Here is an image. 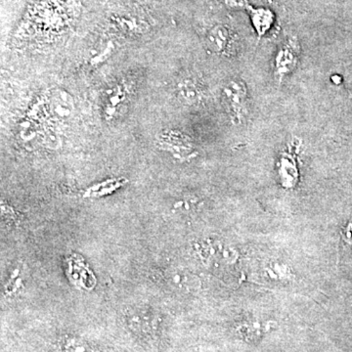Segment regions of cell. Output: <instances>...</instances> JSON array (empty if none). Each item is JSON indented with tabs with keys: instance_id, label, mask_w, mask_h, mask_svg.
<instances>
[{
	"instance_id": "obj_1",
	"label": "cell",
	"mask_w": 352,
	"mask_h": 352,
	"mask_svg": "<svg viewBox=\"0 0 352 352\" xmlns=\"http://www.w3.org/2000/svg\"><path fill=\"white\" fill-rule=\"evenodd\" d=\"M221 96L231 120L236 124H243L249 115V90L244 80H229L222 87Z\"/></svg>"
},
{
	"instance_id": "obj_2",
	"label": "cell",
	"mask_w": 352,
	"mask_h": 352,
	"mask_svg": "<svg viewBox=\"0 0 352 352\" xmlns=\"http://www.w3.org/2000/svg\"><path fill=\"white\" fill-rule=\"evenodd\" d=\"M300 46L296 36H291L279 48L274 57V74L278 80L291 75L300 61Z\"/></svg>"
},
{
	"instance_id": "obj_3",
	"label": "cell",
	"mask_w": 352,
	"mask_h": 352,
	"mask_svg": "<svg viewBox=\"0 0 352 352\" xmlns=\"http://www.w3.org/2000/svg\"><path fill=\"white\" fill-rule=\"evenodd\" d=\"M206 41L212 52L227 55L233 45L232 32L226 25H215L208 32Z\"/></svg>"
},
{
	"instance_id": "obj_4",
	"label": "cell",
	"mask_w": 352,
	"mask_h": 352,
	"mask_svg": "<svg viewBox=\"0 0 352 352\" xmlns=\"http://www.w3.org/2000/svg\"><path fill=\"white\" fill-rule=\"evenodd\" d=\"M254 32L259 38L268 34L275 24V14L267 7L250 6L248 9Z\"/></svg>"
},
{
	"instance_id": "obj_5",
	"label": "cell",
	"mask_w": 352,
	"mask_h": 352,
	"mask_svg": "<svg viewBox=\"0 0 352 352\" xmlns=\"http://www.w3.org/2000/svg\"><path fill=\"white\" fill-rule=\"evenodd\" d=\"M280 176L285 186H295L298 178V170L296 162L292 159L291 155L284 154L280 160Z\"/></svg>"
},
{
	"instance_id": "obj_6",
	"label": "cell",
	"mask_w": 352,
	"mask_h": 352,
	"mask_svg": "<svg viewBox=\"0 0 352 352\" xmlns=\"http://www.w3.org/2000/svg\"><path fill=\"white\" fill-rule=\"evenodd\" d=\"M180 96L187 103L194 104L201 99L200 88L194 80H185L179 85Z\"/></svg>"
},
{
	"instance_id": "obj_7",
	"label": "cell",
	"mask_w": 352,
	"mask_h": 352,
	"mask_svg": "<svg viewBox=\"0 0 352 352\" xmlns=\"http://www.w3.org/2000/svg\"><path fill=\"white\" fill-rule=\"evenodd\" d=\"M221 3L231 9H241V10H248L251 6L248 0H219Z\"/></svg>"
},
{
	"instance_id": "obj_8",
	"label": "cell",
	"mask_w": 352,
	"mask_h": 352,
	"mask_svg": "<svg viewBox=\"0 0 352 352\" xmlns=\"http://www.w3.org/2000/svg\"><path fill=\"white\" fill-rule=\"evenodd\" d=\"M69 352H87L85 347L80 342H73L68 346Z\"/></svg>"
},
{
	"instance_id": "obj_9",
	"label": "cell",
	"mask_w": 352,
	"mask_h": 352,
	"mask_svg": "<svg viewBox=\"0 0 352 352\" xmlns=\"http://www.w3.org/2000/svg\"><path fill=\"white\" fill-rule=\"evenodd\" d=\"M349 87H351V90H352V68L351 69V72H349Z\"/></svg>"
}]
</instances>
